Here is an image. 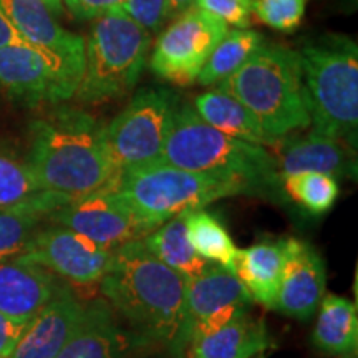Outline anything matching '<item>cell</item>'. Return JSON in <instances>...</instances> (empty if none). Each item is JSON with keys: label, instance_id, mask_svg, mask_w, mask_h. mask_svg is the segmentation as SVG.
I'll use <instances>...</instances> for the list:
<instances>
[{"label": "cell", "instance_id": "1", "mask_svg": "<svg viewBox=\"0 0 358 358\" xmlns=\"http://www.w3.org/2000/svg\"><path fill=\"white\" fill-rule=\"evenodd\" d=\"M100 290L133 347L171 348L182 320L186 279L133 241L113 250Z\"/></svg>", "mask_w": 358, "mask_h": 358}, {"label": "cell", "instance_id": "2", "mask_svg": "<svg viewBox=\"0 0 358 358\" xmlns=\"http://www.w3.org/2000/svg\"><path fill=\"white\" fill-rule=\"evenodd\" d=\"M27 163L45 191L77 199L111 185L120 171L105 127L80 110L60 108L30 128Z\"/></svg>", "mask_w": 358, "mask_h": 358}, {"label": "cell", "instance_id": "3", "mask_svg": "<svg viewBox=\"0 0 358 358\" xmlns=\"http://www.w3.org/2000/svg\"><path fill=\"white\" fill-rule=\"evenodd\" d=\"M161 161L187 171L241 179L257 196L275 198L282 189L275 159L266 146L227 136L189 105L174 111Z\"/></svg>", "mask_w": 358, "mask_h": 358}, {"label": "cell", "instance_id": "4", "mask_svg": "<svg viewBox=\"0 0 358 358\" xmlns=\"http://www.w3.org/2000/svg\"><path fill=\"white\" fill-rule=\"evenodd\" d=\"M299 53L302 87L313 131L357 146L358 47L345 35L307 40Z\"/></svg>", "mask_w": 358, "mask_h": 358}, {"label": "cell", "instance_id": "5", "mask_svg": "<svg viewBox=\"0 0 358 358\" xmlns=\"http://www.w3.org/2000/svg\"><path fill=\"white\" fill-rule=\"evenodd\" d=\"M248 108L272 145L310 127L297 50L264 42L245 64L217 83Z\"/></svg>", "mask_w": 358, "mask_h": 358}, {"label": "cell", "instance_id": "6", "mask_svg": "<svg viewBox=\"0 0 358 358\" xmlns=\"http://www.w3.org/2000/svg\"><path fill=\"white\" fill-rule=\"evenodd\" d=\"M113 189L148 232L179 214L203 209L217 199L257 196L252 186L241 179L187 171L164 161L120 171Z\"/></svg>", "mask_w": 358, "mask_h": 358}, {"label": "cell", "instance_id": "7", "mask_svg": "<svg viewBox=\"0 0 358 358\" xmlns=\"http://www.w3.org/2000/svg\"><path fill=\"white\" fill-rule=\"evenodd\" d=\"M151 47V34L118 12L98 17L85 43L83 77L77 90L83 103L123 96L140 80Z\"/></svg>", "mask_w": 358, "mask_h": 358}, {"label": "cell", "instance_id": "8", "mask_svg": "<svg viewBox=\"0 0 358 358\" xmlns=\"http://www.w3.org/2000/svg\"><path fill=\"white\" fill-rule=\"evenodd\" d=\"M178 96L166 88H143L105 127L106 143L118 171L158 163L171 129Z\"/></svg>", "mask_w": 358, "mask_h": 358}, {"label": "cell", "instance_id": "9", "mask_svg": "<svg viewBox=\"0 0 358 358\" xmlns=\"http://www.w3.org/2000/svg\"><path fill=\"white\" fill-rule=\"evenodd\" d=\"M254 303L249 290L234 272L209 264L201 274L186 280L182 320L171 352L182 355L194 340L214 332Z\"/></svg>", "mask_w": 358, "mask_h": 358}, {"label": "cell", "instance_id": "10", "mask_svg": "<svg viewBox=\"0 0 358 358\" xmlns=\"http://www.w3.org/2000/svg\"><path fill=\"white\" fill-rule=\"evenodd\" d=\"M227 30L217 17L192 7L159 35L150 58L151 71L174 85L194 83Z\"/></svg>", "mask_w": 358, "mask_h": 358}, {"label": "cell", "instance_id": "11", "mask_svg": "<svg viewBox=\"0 0 358 358\" xmlns=\"http://www.w3.org/2000/svg\"><path fill=\"white\" fill-rule=\"evenodd\" d=\"M80 82L60 58L34 45L19 42L0 48V87L27 106L69 100Z\"/></svg>", "mask_w": 358, "mask_h": 358}, {"label": "cell", "instance_id": "12", "mask_svg": "<svg viewBox=\"0 0 358 358\" xmlns=\"http://www.w3.org/2000/svg\"><path fill=\"white\" fill-rule=\"evenodd\" d=\"M113 182L82 198L71 199L48 217L58 226L78 232L110 250L141 241L150 232L118 198Z\"/></svg>", "mask_w": 358, "mask_h": 358}, {"label": "cell", "instance_id": "13", "mask_svg": "<svg viewBox=\"0 0 358 358\" xmlns=\"http://www.w3.org/2000/svg\"><path fill=\"white\" fill-rule=\"evenodd\" d=\"M19 257L73 284L90 285L100 282L108 271L113 250L64 226H55L38 231Z\"/></svg>", "mask_w": 358, "mask_h": 358}, {"label": "cell", "instance_id": "14", "mask_svg": "<svg viewBox=\"0 0 358 358\" xmlns=\"http://www.w3.org/2000/svg\"><path fill=\"white\" fill-rule=\"evenodd\" d=\"M0 6L24 42L60 58L77 77H83L85 40L60 25L57 17L62 12L47 0H0Z\"/></svg>", "mask_w": 358, "mask_h": 358}, {"label": "cell", "instance_id": "15", "mask_svg": "<svg viewBox=\"0 0 358 358\" xmlns=\"http://www.w3.org/2000/svg\"><path fill=\"white\" fill-rule=\"evenodd\" d=\"M324 259L310 244L287 237V259L282 272L275 310L297 320H308L325 295Z\"/></svg>", "mask_w": 358, "mask_h": 358}, {"label": "cell", "instance_id": "16", "mask_svg": "<svg viewBox=\"0 0 358 358\" xmlns=\"http://www.w3.org/2000/svg\"><path fill=\"white\" fill-rule=\"evenodd\" d=\"M82 303L69 289L58 287L53 297L25 327L8 358H57L83 315Z\"/></svg>", "mask_w": 358, "mask_h": 358}, {"label": "cell", "instance_id": "17", "mask_svg": "<svg viewBox=\"0 0 358 358\" xmlns=\"http://www.w3.org/2000/svg\"><path fill=\"white\" fill-rule=\"evenodd\" d=\"M272 146H277L274 159L280 179L303 171L325 173L337 179L355 171L352 148L313 129L307 134H289Z\"/></svg>", "mask_w": 358, "mask_h": 358}, {"label": "cell", "instance_id": "18", "mask_svg": "<svg viewBox=\"0 0 358 358\" xmlns=\"http://www.w3.org/2000/svg\"><path fill=\"white\" fill-rule=\"evenodd\" d=\"M58 287L52 272L38 264L20 257L0 262V313L29 324Z\"/></svg>", "mask_w": 358, "mask_h": 358}, {"label": "cell", "instance_id": "19", "mask_svg": "<svg viewBox=\"0 0 358 358\" xmlns=\"http://www.w3.org/2000/svg\"><path fill=\"white\" fill-rule=\"evenodd\" d=\"M131 345L110 303H85L83 315L57 358H123Z\"/></svg>", "mask_w": 358, "mask_h": 358}, {"label": "cell", "instance_id": "20", "mask_svg": "<svg viewBox=\"0 0 358 358\" xmlns=\"http://www.w3.org/2000/svg\"><path fill=\"white\" fill-rule=\"evenodd\" d=\"M274 347L266 322L245 310L185 350L187 358H256Z\"/></svg>", "mask_w": 358, "mask_h": 358}, {"label": "cell", "instance_id": "21", "mask_svg": "<svg viewBox=\"0 0 358 358\" xmlns=\"http://www.w3.org/2000/svg\"><path fill=\"white\" fill-rule=\"evenodd\" d=\"M285 259L287 239L262 241L248 249L237 250L234 274L259 306L274 308Z\"/></svg>", "mask_w": 358, "mask_h": 358}, {"label": "cell", "instance_id": "22", "mask_svg": "<svg viewBox=\"0 0 358 358\" xmlns=\"http://www.w3.org/2000/svg\"><path fill=\"white\" fill-rule=\"evenodd\" d=\"M194 110L206 123L227 136L254 145L272 146V141L264 133L254 115L232 93L221 87L196 96Z\"/></svg>", "mask_w": 358, "mask_h": 358}, {"label": "cell", "instance_id": "23", "mask_svg": "<svg viewBox=\"0 0 358 358\" xmlns=\"http://www.w3.org/2000/svg\"><path fill=\"white\" fill-rule=\"evenodd\" d=\"M312 338L313 345L329 355H355L358 348L355 303L334 294L324 295Z\"/></svg>", "mask_w": 358, "mask_h": 358}, {"label": "cell", "instance_id": "24", "mask_svg": "<svg viewBox=\"0 0 358 358\" xmlns=\"http://www.w3.org/2000/svg\"><path fill=\"white\" fill-rule=\"evenodd\" d=\"M70 201L50 191L35 203L0 208V262L19 257L38 232L42 219Z\"/></svg>", "mask_w": 358, "mask_h": 358}, {"label": "cell", "instance_id": "25", "mask_svg": "<svg viewBox=\"0 0 358 358\" xmlns=\"http://www.w3.org/2000/svg\"><path fill=\"white\" fill-rule=\"evenodd\" d=\"M141 243L151 256L176 271L186 280L201 274L211 264L199 257L192 249L189 239H187L182 214L161 224L159 227L143 237Z\"/></svg>", "mask_w": 358, "mask_h": 358}, {"label": "cell", "instance_id": "26", "mask_svg": "<svg viewBox=\"0 0 358 358\" xmlns=\"http://www.w3.org/2000/svg\"><path fill=\"white\" fill-rule=\"evenodd\" d=\"M187 239L199 257L234 272L237 249L224 224L206 209L182 213Z\"/></svg>", "mask_w": 358, "mask_h": 358}, {"label": "cell", "instance_id": "27", "mask_svg": "<svg viewBox=\"0 0 358 358\" xmlns=\"http://www.w3.org/2000/svg\"><path fill=\"white\" fill-rule=\"evenodd\" d=\"M262 43L264 37L256 30H227L209 55L196 82L203 87L221 83L222 80L234 75Z\"/></svg>", "mask_w": 358, "mask_h": 358}, {"label": "cell", "instance_id": "28", "mask_svg": "<svg viewBox=\"0 0 358 358\" xmlns=\"http://www.w3.org/2000/svg\"><path fill=\"white\" fill-rule=\"evenodd\" d=\"M285 198L292 199L310 214H325L338 199L337 179L325 173H295L280 179Z\"/></svg>", "mask_w": 358, "mask_h": 358}, {"label": "cell", "instance_id": "29", "mask_svg": "<svg viewBox=\"0 0 358 358\" xmlns=\"http://www.w3.org/2000/svg\"><path fill=\"white\" fill-rule=\"evenodd\" d=\"M47 192L27 161L0 148V208L35 203Z\"/></svg>", "mask_w": 358, "mask_h": 358}, {"label": "cell", "instance_id": "30", "mask_svg": "<svg viewBox=\"0 0 358 358\" xmlns=\"http://www.w3.org/2000/svg\"><path fill=\"white\" fill-rule=\"evenodd\" d=\"M308 0H254L252 15L282 34L295 32L306 15Z\"/></svg>", "mask_w": 358, "mask_h": 358}, {"label": "cell", "instance_id": "31", "mask_svg": "<svg viewBox=\"0 0 358 358\" xmlns=\"http://www.w3.org/2000/svg\"><path fill=\"white\" fill-rule=\"evenodd\" d=\"M111 10L128 17L150 34L159 32L164 24L173 19L168 0H123Z\"/></svg>", "mask_w": 358, "mask_h": 358}, {"label": "cell", "instance_id": "32", "mask_svg": "<svg viewBox=\"0 0 358 358\" xmlns=\"http://www.w3.org/2000/svg\"><path fill=\"white\" fill-rule=\"evenodd\" d=\"M254 0H196V7L211 13L227 27L249 29L252 22Z\"/></svg>", "mask_w": 358, "mask_h": 358}, {"label": "cell", "instance_id": "33", "mask_svg": "<svg viewBox=\"0 0 358 358\" xmlns=\"http://www.w3.org/2000/svg\"><path fill=\"white\" fill-rule=\"evenodd\" d=\"M122 2L123 0H65L70 12L83 20L98 19Z\"/></svg>", "mask_w": 358, "mask_h": 358}, {"label": "cell", "instance_id": "34", "mask_svg": "<svg viewBox=\"0 0 358 358\" xmlns=\"http://www.w3.org/2000/svg\"><path fill=\"white\" fill-rule=\"evenodd\" d=\"M27 324L13 320L10 317L0 313V358H8L15 348Z\"/></svg>", "mask_w": 358, "mask_h": 358}, {"label": "cell", "instance_id": "35", "mask_svg": "<svg viewBox=\"0 0 358 358\" xmlns=\"http://www.w3.org/2000/svg\"><path fill=\"white\" fill-rule=\"evenodd\" d=\"M19 42H24V38L20 37V34L17 32L15 27L12 25V22L8 20L2 6H0V48Z\"/></svg>", "mask_w": 358, "mask_h": 358}, {"label": "cell", "instance_id": "36", "mask_svg": "<svg viewBox=\"0 0 358 358\" xmlns=\"http://www.w3.org/2000/svg\"><path fill=\"white\" fill-rule=\"evenodd\" d=\"M168 6L171 8L173 17H179L181 13L191 10L196 7V0H168Z\"/></svg>", "mask_w": 358, "mask_h": 358}, {"label": "cell", "instance_id": "37", "mask_svg": "<svg viewBox=\"0 0 358 358\" xmlns=\"http://www.w3.org/2000/svg\"><path fill=\"white\" fill-rule=\"evenodd\" d=\"M47 2L50 3V6L55 8V10L62 12V0H47Z\"/></svg>", "mask_w": 358, "mask_h": 358}, {"label": "cell", "instance_id": "38", "mask_svg": "<svg viewBox=\"0 0 358 358\" xmlns=\"http://www.w3.org/2000/svg\"><path fill=\"white\" fill-rule=\"evenodd\" d=\"M138 358H169V357H166V355H161V353H156V352H153V353H146V355L138 357Z\"/></svg>", "mask_w": 358, "mask_h": 358}, {"label": "cell", "instance_id": "39", "mask_svg": "<svg viewBox=\"0 0 358 358\" xmlns=\"http://www.w3.org/2000/svg\"><path fill=\"white\" fill-rule=\"evenodd\" d=\"M256 358H264V357H256Z\"/></svg>", "mask_w": 358, "mask_h": 358}]
</instances>
